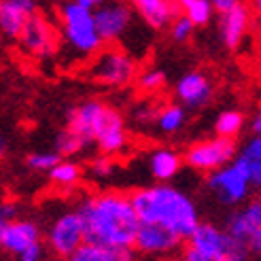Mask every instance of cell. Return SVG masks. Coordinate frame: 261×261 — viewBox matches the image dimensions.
I'll use <instances>...</instances> for the list:
<instances>
[{
    "instance_id": "obj_1",
    "label": "cell",
    "mask_w": 261,
    "mask_h": 261,
    "mask_svg": "<svg viewBox=\"0 0 261 261\" xmlns=\"http://www.w3.org/2000/svg\"><path fill=\"white\" fill-rule=\"evenodd\" d=\"M76 213L83 225V242L117 249H134V238L140 221L134 213L129 195L104 191L85 198Z\"/></svg>"
},
{
    "instance_id": "obj_2",
    "label": "cell",
    "mask_w": 261,
    "mask_h": 261,
    "mask_svg": "<svg viewBox=\"0 0 261 261\" xmlns=\"http://www.w3.org/2000/svg\"><path fill=\"white\" fill-rule=\"evenodd\" d=\"M134 213L140 223H158L180 240H187L195 225L200 223V213L195 202L185 191H180L168 182L138 189L129 195Z\"/></svg>"
},
{
    "instance_id": "obj_3",
    "label": "cell",
    "mask_w": 261,
    "mask_h": 261,
    "mask_svg": "<svg viewBox=\"0 0 261 261\" xmlns=\"http://www.w3.org/2000/svg\"><path fill=\"white\" fill-rule=\"evenodd\" d=\"M68 129L85 147L96 142L102 155L115 158L127 147V129L121 113L100 100H85L68 113Z\"/></svg>"
},
{
    "instance_id": "obj_4",
    "label": "cell",
    "mask_w": 261,
    "mask_h": 261,
    "mask_svg": "<svg viewBox=\"0 0 261 261\" xmlns=\"http://www.w3.org/2000/svg\"><path fill=\"white\" fill-rule=\"evenodd\" d=\"M60 23H62V38L79 56L89 58L102 47L91 9H85L76 5L74 0H68V3L60 7Z\"/></svg>"
},
{
    "instance_id": "obj_5",
    "label": "cell",
    "mask_w": 261,
    "mask_h": 261,
    "mask_svg": "<svg viewBox=\"0 0 261 261\" xmlns=\"http://www.w3.org/2000/svg\"><path fill=\"white\" fill-rule=\"evenodd\" d=\"M138 74V62L119 47L98 49L87 66V76L109 87H125L134 83Z\"/></svg>"
},
{
    "instance_id": "obj_6",
    "label": "cell",
    "mask_w": 261,
    "mask_h": 261,
    "mask_svg": "<svg viewBox=\"0 0 261 261\" xmlns=\"http://www.w3.org/2000/svg\"><path fill=\"white\" fill-rule=\"evenodd\" d=\"M185 242H187V246L202 253L211 261H219V259L246 261L249 259V253H246L238 242H233L225 229H221L213 223H202L200 221Z\"/></svg>"
},
{
    "instance_id": "obj_7",
    "label": "cell",
    "mask_w": 261,
    "mask_h": 261,
    "mask_svg": "<svg viewBox=\"0 0 261 261\" xmlns=\"http://www.w3.org/2000/svg\"><path fill=\"white\" fill-rule=\"evenodd\" d=\"M206 185L221 204L240 206V204H244L246 200H249L253 180H251L249 174H246V170H242V168L231 160L227 166L208 172Z\"/></svg>"
},
{
    "instance_id": "obj_8",
    "label": "cell",
    "mask_w": 261,
    "mask_h": 261,
    "mask_svg": "<svg viewBox=\"0 0 261 261\" xmlns=\"http://www.w3.org/2000/svg\"><path fill=\"white\" fill-rule=\"evenodd\" d=\"M238 153V142L225 136H213L200 142H193L182 155V162L198 172H213L227 166Z\"/></svg>"
},
{
    "instance_id": "obj_9",
    "label": "cell",
    "mask_w": 261,
    "mask_h": 261,
    "mask_svg": "<svg viewBox=\"0 0 261 261\" xmlns=\"http://www.w3.org/2000/svg\"><path fill=\"white\" fill-rule=\"evenodd\" d=\"M94 23L102 45H115L134 25V9L127 0H104L94 9Z\"/></svg>"
},
{
    "instance_id": "obj_10",
    "label": "cell",
    "mask_w": 261,
    "mask_h": 261,
    "mask_svg": "<svg viewBox=\"0 0 261 261\" xmlns=\"http://www.w3.org/2000/svg\"><path fill=\"white\" fill-rule=\"evenodd\" d=\"M225 231L233 242H238L246 253H261V202H249L236 208L225 223Z\"/></svg>"
},
{
    "instance_id": "obj_11",
    "label": "cell",
    "mask_w": 261,
    "mask_h": 261,
    "mask_svg": "<svg viewBox=\"0 0 261 261\" xmlns=\"http://www.w3.org/2000/svg\"><path fill=\"white\" fill-rule=\"evenodd\" d=\"M17 41L28 56L49 58V56H54L60 47V32L45 15H41V13L36 11L34 15L25 21Z\"/></svg>"
},
{
    "instance_id": "obj_12",
    "label": "cell",
    "mask_w": 261,
    "mask_h": 261,
    "mask_svg": "<svg viewBox=\"0 0 261 261\" xmlns=\"http://www.w3.org/2000/svg\"><path fill=\"white\" fill-rule=\"evenodd\" d=\"M47 244L54 255L58 257H68L83 244V225L79 213H64L60 215L49 227L47 233Z\"/></svg>"
},
{
    "instance_id": "obj_13",
    "label": "cell",
    "mask_w": 261,
    "mask_h": 261,
    "mask_svg": "<svg viewBox=\"0 0 261 261\" xmlns=\"http://www.w3.org/2000/svg\"><path fill=\"white\" fill-rule=\"evenodd\" d=\"M41 242V227L30 219H3L0 221V249L19 255L28 246Z\"/></svg>"
},
{
    "instance_id": "obj_14",
    "label": "cell",
    "mask_w": 261,
    "mask_h": 261,
    "mask_svg": "<svg viewBox=\"0 0 261 261\" xmlns=\"http://www.w3.org/2000/svg\"><path fill=\"white\" fill-rule=\"evenodd\" d=\"M182 242L185 240L158 223H140L136 229L134 249L145 255H172L180 249Z\"/></svg>"
},
{
    "instance_id": "obj_15",
    "label": "cell",
    "mask_w": 261,
    "mask_h": 261,
    "mask_svg": "<svg viewBox=\"0 0 261 261\" xmlns=\"http://www.w3.org/2000/svg\"><path fill=\"white\" fill-rule=\"evenodd\" d=\"M221 21H219V34H221V41L223 45L231 51H236L244 36L249 34L251 30V21H253V11L249 5L238 3L233 9L225 11V13H219Z\"/></svg>"
},
{
    "instance_id": "obj_16",
    "label": "cell",
    "mask_w": 261,
    "mask_h": 261,
    "mask_svg": "<svg viewBox=\"0 0 261 261\" xmlns=\"http://www.w3.org/2000/svg\"><path fill=\"white\" fill-rule=\"evenodd\" d=\"M213 91H215L213 81L202 70H191L182 74L174 87V94L180 102V107L187 109H202L204 104L211 102Z\"/></svg>"
},
{
    "instance_id": "obj_17",
    "label": "cell",
    "mask_w": 261,
    "mask_h": 261,
    "mask_svg": "<svg viewBox=\"0 0 261 261\" xmlns=\"http://www.w3.org/2000/svg\"><path fill=\"white\" fill-rule=\"evenodd\" d=\"M34 13V0H3V5H0V34L9 41H17L21 28Z\"/></svg>"
},
{
    "instance_id": "obj_18",
    "label": "cell",
    "mask_w": 261,
    "mask_h": 261,
    "mask_svg": "<svg viewBox=\"0 0 261 261\" xmlns=\"http://www.w3.org/2000/svg\"><path fill=\"white\" fill-rule=\"evenodd\" d=\"M127 5L132 7L134 13H138L153 30L168 28L170 21L180 13L172 0H127Z\"/></svg>"
},
{
    "instance_id": "obj_19",
    "label": "cell",
    "mask_w": 261,
    "mask_h": 261,
    "mask_svg": "<svg viewBox=\"0 0 261 261\" xmlns=\"http://www.w3.org/2000/svg\"><path fill=\"white\" fill-rule=\"evenodd\" d=\"M180 168H182V155L174 149L162 147V149L151 151V155H149V170H151L153 178L160 182L172 180L180 172Z\"/></svg>"
},
{
    "instance_id": "obj_20",
    "label": "cell",
    "mask_w": 261,
    "mask_h": 261,
    "mask_svg": "<svg viewBox=\"0 0 261 261\" xmlns=\"http://www.w3.org/2000/svg\"><path fill=\"white\" fill-rule=\"evenodd\" d=\"M64 261H134V251L83 242L74 253L64 257Z\"/></svg>"
},
{
    "instance_id": "obj_21",
    "label": "cell",
    "mask_w": 261,
    "mask_h": 261,
    "mask_svg": "<svg viewBox=\"0 0 261 261\" xmlns=\"http://www.w3.org/2000/svg\"><path fill=\"white\" fill-rule=\"evenodd\" d=\"M242 170H246V174L251 176L253 185L257 187L261 182V138L259 136H253L246 145L236 153V158H233Z\"/></svg>"
},
{
    "instance_id": "obj_22",
    "label": "cell",
    "mask_w": 261,
    "mask_h": 261,
    "mask_svg": "<svg viewBox=\"0 0 261 261\" xmlns=\"http://www.w3.org/2000/svg\"><path fill=\"white\" fill-rule=\"evenodd\" d=\"M47 174H49V180L54 182L58 189H72L76 182L83 178L81 166L70 160H60Z\"/></svg>"
},
{
    "instance_id": "obj_23",
    "label": "cell",
    "mask_w": 261,
    "mask_h": 261,
    "mask_svg": "<svg viewBox=\"0 0 261 261\" xmlns=\"http://www.w3.org/2000/svg\"><path fill=\"white\" fill-rule=\"evenodd\" d=\"M187 121V113L180 104H168L162 111L155 113V125H158L164 134H174L182 129Z\"/></svg>"
},
{
    "instance_id": "obj_24",
    "label": "cell",
    "mask_w": 261,
    "mask_h": 261,
    "mask_svg": "<svg viewBox=\"0 0 261 261\" xmlns=\"http://www.w3.org/2000/svg\"><path fill=\"white\" fill-rule=\"evenodd\" d=\"M244 123H246V117L240 111H223L215 121V132H217V136H225V138L236 140L242 134Z\"/></svg>"
},
{
    "instance_id": "obj_25",
    "label": "cell",
    "mask_w": 261,
    "mask_h": 261,
    "mask_svg": "<svg viewBox=\"0 0 261 261\" xmlns=\"http://www.w3.org/2000/svg\"><path fill=\"white\" fill-rule=\"evenodd\" d=\"M83 149H85V142L76 134H72L68 127L62 129V132L56 136V153L60 158H72V155L81 153Z\"/></svg>"
},
{
    "instance_id": "obj_26",
    "label": "cell",
    "mask_w": 261,
    "mask_h": 261,
    "mask_svg": "<svg viewBox=\"0 0 261 261\" xmlns=\"http://www.w3.org/2000/svg\"><path fill=\"white\" fill-rule=\"evenodd\" d=\"M134 81L138 83V87H140L142 91L155 94V91L164 89V85H166V74H164V70H160V68H147V70L138 72Z\"/></svg>"
},
{
    "instance_id": "obj_27",
    "label": "cell",
    "mask_w": 261,
    "mask_h": 261,
    "mask_svg": "<svg viewBox=\"0 0 261 261\" xmlns=\"http://www.w3.org/2000/svg\"><path fill=\"white\" fill-rule=\"evenodd\" d=\"M182 13H185V15L191 19L193 25H206L208 21L213 19L215 9L211 5V0H193V3Z\"/></svg>"
},
{
    "instance_id": "obj_28",
    "label": "cell",
    "mask_w": 261,
    "mask_h": 261,
    "mask_svg": "<svg viewBox=\"0 0 261 261\" xmlns=\"http://www.w3.org/2000/svg\"><path fill=\"white\" fill-rule=\"evenodd\" d=\"M60 160L62 158L56 151H36V153H30L28 158H25L28 166L32 168V170H36V172H49Z\"/></svg>"
},
{
    "instance_id": "obj_29",
    "label": "cell",
    "mask_w": 261,
    "mask_h": 261,
    "mask_svg": "<svg viewBox=\"0 0 261 261\" xmlns=\"http://www.w3.org/2000/svg\"><path fill=\"white\" fill-rule=\"evenodd\" d=\"M193 30H195V25L191 23V19L182 11L170 21V36L176 43H187L191 38V34H193Z\"/></svg>"
},
{
    "instance_id": "obj_30",
    "label": "cell",
    "mask_w": 261,
    "mask_h": 261,
    "mask_svg": "<svg viewBox=\"0 0 261 261\" xmlns=\"http://www.w3.org/2000/svg\"><path fill=\"white\" fill-rule=\"evenodd\" d=\"M89 172L94 174L96 178H109L115 172L113 158H109V155H100V158H96L94 162L89 164Z\"/></svg>"
},
{
    "instance_id": "obj_31",
    "label": "cell",
    "mask_w": 261,
    "mask_h": 261,
    "mask_svg": "<svg viewBox=\"0 0 261 261\" xmlns=\"http://www.w3.org/2000/svg\"><path fill=\"white\" fill-rule=\"evenodd\" d=\"M43 255H45L43 244H41V242H36V244L28 246V249L21 251V253L15 255V257H17V261H43Z\"/></svg>"
},
{
    "instance_id": "obj_32",
    "label": "cell",
    "mask_w": 261,
    "mask_h": 261,
    "mask_svg": "<svg viewBox=\"0 0 261 261\" xmlns=\"http://www.w3.org/2000/svg\"><path fill=\"white\" fill-rule=\"evenodd\" d=\"M238 3H242V0H211V5L215 9V13H225L229 9H233Z\"/></svg>"
},
{
    "instance_id": "obj_33",
    "label": "cell",
    "mask_w": 261,
    "mask_h": 261,
    "mask_svg": "<svg viewBox=\"0 0 261 261\" xmlns=\"http://www.w3.org/2000/svg\"><path fill=\"white\" fill-rule=\"evenodd\" d=\"M178 261H211V259L204 257L202 253H198L195 249H191V246H187V249L180 253V259Z\"/></svg>"
},
{
    "instance_id": "obj_34",
    "label": "cell",
    "mask_w": 261,
    "mask_h": 261,
    "mask_svg": "<svg viewBox=\"0 0 261 261\" xmlns=\"http://www.w3.org/2000/svg\"><path fill=\"white\" fill-rule=\"evenodd\" d=\"M251 129H253L255 136H259V132H261V115H259V113L255 115V119L251 121Z\"/></svg>"
},
{
    "instance_id": "obj_35",
    "label": "cell",
    "mask_w": 261,
    "mask_h": 261,
    "mask_svg": "<svg viewBox=\"0 0 261 261\" xmlns=\"http://www.w3.org/2000/svg\"><path fill=\"white\" fill-rule=\"evenodd\" d=\"M7 151H9V142H7V138H5V136H0V160H5Z\"/></svg>"
},
{
    "instance_id": "obj_36",
    "label": "cell",
    "mask_w": 261,
    "mask_h": 261,
    "mask_svg": "<svg viewBox=\"0 0 261 261\" xmlns=\"http://www.w3.org/2000/svg\"><path fill=\"white\" fill-rule=\"evenodd\" d=\"M172 3L178 7V11H185V9H187V7L193 3V0H172Z\"/></svg>"
},
{
    "instance_id": "obj_37",
    "label": "cell",
    "mask_w": 261,
    "mask_h": 261,
    "mask_svg": "<svg viewBox=\"0 0 261 261\" xmlns=\"http://www.w3.org/2000/svg\"><path fill=\"white\" fill-rule=\"evenodd\" d=\"M253 7H255V11H259L261 9V0H253Z\"/></svg>"
},
{
    "instance_id": "obj_38",
    "label": "cell",
    "mask_w": 261,
    "mask_h": 261,
    "mask_svg": "<svg viewBox=\"0 0 261 261\" xmlns=\"http://www.w3.org/2000/svg\"><path fill=\"white\" fill-rule=\"evenodd\" d=\"M5 217H3V204H0V221H3Z\"/></svg>"
},
{
    "instance_id": "obj_39",
    "label": "cell",
    "mask_w": 261,
    "mask_h": 261,
    "mask_svg": "<svg viewBox=\"0 0 261 261\" xmlns=\"http://www.w3.org/2000/svg\"><path fill=\"white\" fill-rule=\"evenodd\" d=\"M102 3H104V0H94V5H96V7H98V5H102Z\"/></svg>"
},
{
    "instance_id": "obj_40",
    "label": "cell",
    "mask_w": 261,
    "mask_h": 261,
    "mask_svg": "<svg viewBox=\"0 0 261 261\" xmlns=\"http://www.w3.org/2000/svg\"><path fill=\"white\" fill-rule=\"evenodd\" d=\"M219 261H236V259H219Z\"/></svg>"
},
{
    "instance_id": "obj_41",
    "label": "cell",
    "mask_w": 261,
    "mask_h": 261,
    "mask_svg": "<svg viewBox=\"0 0 261 261\" xmlns=\"http://www.w3.org/2000/svg\"><path fill=\"white\" fill-rule=\"evenodd\" d=\"M0 5H3V0H0Z\"/></svg>"
}]
</instances>
